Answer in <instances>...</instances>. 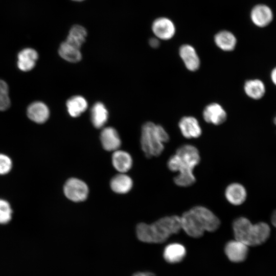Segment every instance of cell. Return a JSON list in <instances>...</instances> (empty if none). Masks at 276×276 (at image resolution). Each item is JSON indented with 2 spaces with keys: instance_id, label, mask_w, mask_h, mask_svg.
Here are the masks:
<instances>
[{
  "instance_id": "obj_17",
  "label": "cell",
  "mask_w": 276,
  "mask_h": 276,
  "mask_svg": "<svg viewBox=\"0 0 276 276\" xmlns=\"http://www.w3.org/2000/svg\"><path fill=\"white\" fill-rule=\"evenodd\" d=\"M186 255L185 246L178 243L167 245L163 252L164 259L169 263L175 264L181 261Z\"/></svg>"
},
{
  "instance_id": "obj_10",
  "label": "cell",
  "mask_w": 276,
  "mask_h": 276,
  "mask_svg": "<svg viewBox=\"0 0 276 276\" xmlns=\"http://www.w3.org/2000/svg\"><path fill=\"white\" fill-rule=\"evenodd\" d=\"M192 209L200 219L205 231L213 232L219 227L220 220L209 209L202 206H195Z\"/></svg>"
},
{
  "instance_id": "obj_24",
  "label": "cell",
  "mask_w": 276,
  "mask_h": 276,
  "mask_svg": "<svg viewBox=\"0 0 276 276\" xmlns=\"http://www.w3.org/2000/svg\"><path fill=\"white\" fill-rule=\"evenodd\" d=\"M87 35V31L84 27L75 25L70 29L65 41L80 49L85 42Z\"/></svg>"
},
{
  "instance_id": "obj_20",
  "label": "cell",
  "mask_w": 276,
  "mask_h": 276,
  "mask_svg": "<svg viewBox=\"0 0 276 276\" xmlns=\"http://www.w3.org/2000/svg\"><path fill=\"white\" fill-rule=\"evenodd\" d=\"M214 42L221 50L232 51L235 48L237 40L233 33L227 30H222L215 34Z\"/></svg>"
},
{
  "instance_id": "obj_2",
  "label": "cell",
  "mask_w": 276,
  "mask_h": 276,
  "mask_svg": "<svg viewBox=\"0 0 276 276\" xmlns=\"http://www.w3.org/2000/svg\"><path fill=\"white\" fill-rule=\"evenodd\" d=\"M169 141V136L159 125L145 123L142 126L141 145L147 157L158 156L164 150V144Z\"/></svg>"
},
{
  "instance_id": "obj_9",
  "label": "cell",
  "mask_w": 276,
  "mask_h": 276,
  "mask_svg": "<svg viewBox=\"0 0 276 276\" xmlns=\"http://www.w3.org/2000/svg\"><path fill=\"white\" fill-rule=\"evenodd\" d=\"M248 246L237 240L228 241L225 246L224 251L228 259L233 262L244 261L248 255Z\"/></svg>"
},
{
  "instance_id": "obj_23",
  "label": "cell",
  "mask_w": 276,
  "mask_h": 276,
  "mask_svg": "<svg viewBox=\"0 0 276 276\" xmlns=\"http://www.w3.org/2000/svg\"><path fill=\"white\" fill-rule=\"evenodd\" d=\"M114 168L121 173L127 172L131 168L132 160L130 155L124 151L116 150L112 156Z\"/></svg>"
},
{
  "instance_id": "obj_11",
  "label": "cell",
  "mask_w": 276,
  "mask_h": 276,
  "mask_svg": "<svg viewBox=\"0 0 276 276\" xmlns=\"http://www.w3.org/2000/svg\"><path fill=\"white\" fill-rule=\"evenodd\" d=\"M202 116L205 122L215 125L223 123L227 118L225 110L221 105L217 103L208 105L203 111Z\"/></svg>"
},
{
  "instance_id": "obj_18",
  "label": "cell",
  "mask_w": 276,
  "mask_h": 276,
  "mask_svg": "<svg viewBox=\"0 0 276 276\" xmlns=\"http://www.w3.org/2000/svg\"><path fill=\"white\" fill-rule=\"evenodd\" d=\"M37 52L31 48L21 50L18 54L17 66L22 71L28 72L35 65L38 59Z\"/></svg>"
},
{
  "instance_id": "obj_4",
  "label": "cell",
  "mask_w": 276,
  "mask_h": 276,
  "mask_svg": "<svg viewBox=\"0 0 276 276\" xmlns=\"http://www.w3.org/2000/svg\"><path fill=\"white\" fill-rule=\"evenodd\" d=\"M179 157L180 164L178 171L192 170L200 161L197 148L193 145L186 144L180 146L175 153Z\"/></svg>"
},
{
  "instance_id": "obj_22",
  "label": "cell",
  "mask_w": 276,
  "mask_h": 276,
  "mask_svg": "<svg viewBox=\"0 0 276 276\" xmlns=\"http://www.w3.org/2000/svg\"><path fill=\"white\" fill-rule=\"evenodd\" d=\"M66 106L68 114L72 117L80 116L88 107L86 100L81 96H74L67 100Z\"/></svg>"
},
{
  "instance_id": "obj_16",
  "label": "cell",
  "mask_w": 276,
  "mask_h": 276,
  "mask_svg": "<svg viewBox=\"0 0 276 276\" xmlns=\"http://www.w3.org/2000/svg\"><path fill=\"white\" fill-rule=\"evenodd\" d=\"M27 116L32 121L38 124L46 122L50 116L48 107L43 102L36 101L31 103L27 108Z\"/></svg>"
},
{
  "instance_id": "obj_29",
  "label": "cell",
  "mask_w": 276,
  "mask_h": 276,
  "mask_svg": "<svg viewBox=\"0 0 276 276\" xmlns=\"http://www.w3.org/2000/svg\"><path fill=\"white\" fill-rule=\"evenodd\" d=\"M10 106V100L8 95V85L4 81L0 79V110H6Z\"/></svg>"
},
{
  "instance_id": "obj_31",
  "label": "cell",
  "mask_w": 276,
  "mask_h": 276,
  "mask_svg": "<svg viewBox=\"0 0 276 276\" xmlns=\"http://www.w3.org/2000/svg\"><path fill=\"white\" fill-rule=\"evenodd\" d=\"M12 161L7 155L0 153V174L8 173L12 168Z\"/></svg>"
},
{
  "instance_id": "obj_36",
  "label": "cell",
  "mask_w": 276,
  "mask_h": 276,
  "mask_svg": "<svg viewBox=\"0 0 276 276\" xmlns=\"http://www.w3.org/2000/svg\"><path fill=\"white\" fill-rule=\"evenodd\" d=\"M72 1H74V2H83L85 0H72Z\"/></svg>"
},
{
  "instance_id": "obj_5",
  "label": "cell",
  "mask_w": 276,
  "mask_h": 276,
  "mask_svg": "<svg viewBox=\"0 0 276 276\" xmlns=\"http://www.w3.org/2000/svg\"><path fill=\"white\" fill-rule=\"evenodd\" d=\"M180 222L181 229L191 237L199 238L205 232L200 218L192 209L180 216Z\"/></svg>"
},
{
  "instance_id": "obj_8",
  "label": "cell",
  "mask_w": 276,
  "mask_h": 276,
  "mask_svg": "<svg viewBox=\"0 0 276 276\" xmlns=\"http://www.w3.org/2000/svg\"><path fill=\"white\" fill-rule=\"evenodd\" d=\"M250 18L255 26L264 28L271 22L273 18V14L269 6L265 4H258L251 10Z\"/></svg>"
},
{
  "instance_id": "obj_27",
  "label": "cell",
  "mask_w": 276,
  "mask_h": 276,
  "mask_svg": "<svg viewBox=\"0 0 276 276\" xmlns=\"http://www.w3.org/2000/svg\"><path fill=\"white\" fill-rule=\"evenodd\" d=\"M58 53L61 58L70 62H77L82 58L80 49L72 46L65 41L61 43Z\"/></svg>"
},
{
  "instance_id": "obj_14",
  "label": "cell",
  "mask_w": 276,
  "mask_h": 276,
  "mask_svg": "<svg viewBox=\"0 0 276 276\" xmlns=\"http://www.w3.org/2000/svg\"><path fill=\"white\" fill-rule=\"evenodd\" d=\"M100 140L103 148L109 151L117 150L121 144L118 132L111 127H106L102 130Z\"/></svg>"
},
{
  "instance_id": "obj_6",
  "label": "cell",
  "mask_w": 276,
  "mask_h": 276,
  "mask_svg": "<svg viewBox=\"0 0 276 276\" xmlns=\"http://www.w3.org/2000/svg\"><path fill=\"white\" fill-rule=\"evenodd\" d=\"M63 191L65 196L70 200L74 202H80L86 199L88 188L83 181L76 178H71L65 182Z\"/></svg>"
},
{
  "instance_id": "obj_32",
  "label": "cell",
  "mask_w": 276,
  "mask_h": 276,
  "mask_svg": "<svg viewBox=\"0 0 276 276\" xmlns=\"http://www.w3.org/2000/svg\"><path fill=\"white\" fill-rule=\"evenodd\" d=\"M149 44L150 46L153 48H157L160 45L159 39L156 37H152L149 40Z\"/></svg>"
},
{
  "instance_id": "obj_21",
  "label": "cell",
  "mask_w": 276,
  "mask_h": 276,
  "mask_svg": "<svg viewBox=\"0 0 276 276\" xmlns=\"http://www.w3.org/2000/svg\"><path fill=\"white\" fill-rule=\"evenodd\" d=\"M108 111L105 105L100 102L95 103L91 109L90 119L94 126L96 128H102L107 122Z\"/></svg>"
},
{
  "instance_id": "obj_30",
  "label": "cell",
  "mask_w": 276,
  "mask_h": 276,
  "mask_svg": "<svg viewBox=\"0 0 276 276\" xmlns=\"http://www.w3.org/2000/svg\"><path fill=\"white\" fill-rule=\"evenodd\" d=\"M12 210L9 203L4 199H0V224H5L11 219Z\"/></svg>"
},
{
  "instance_id": "obj_7",
  "label": "cell",
  "mask_w": 276,
  "mask_h": 276,
  "mask_svg": "<svg viewBox=\"0 0 276 276\" xmlns=\"http://www.w3.org/2000/svg\"><path fill=\"white\" fill-rule=\"evenodd\" d=\"M155 37L159 40H168L173 37L176 33V27L173 21L167 17L156 18L151 26Z\"/></svg>"
},
{
  "instance_id": "obj_35",
  "label": "cell",
  "mask_w": 276,
  "mask_h": 276,
  "mask_svg": "<svg viewBox=\"0 0 276 276\" xmlns=\"http://www.w3.org/2000/svg\"><path fill=\"white\" fill-rule=\"evenodd\" d=\"M271 222L272 225L276 227V210L272 214L271 216Z\"/></svg>"
},
{
  "instance_id": "obj_33",
  "label": "cell",
  "mask_w": 276,
  "mask_h": 276,
  "mask_svg": "<svg viewBox=\"0 0 276 276\" xmlns=\"http://www.w3.org/2000/svg\"><path fill=\"white\" fill-rule=\"evenodd\" d=\"M270 77L271 82L276 86V66L271 70Z\"/></svg>"
},
{
  "instance_id": "obj_12",
  "label": "cell",
  "mask_w": 276,
  "mask_h": 276,
  "mask_svg": "<svg viewBox=\"0 0 276 276\" xmlns=\"http://www.w3.org/2000/svg\"><path fill=\"white\" fill-rule=\"evenodd\" d=\"M178 126L182 135L187 139L197 138L202 133L198 120L192 116H185L179 121Z\"/></svg>"
},
{
  "instance_id": "obj_25",
  "label": "cell",
  "mask_w": 276,
  "mask_h": 276,
  "mask_svg": "<svg viewBox=\"0 0 276 276\" xmlns=\"http://www.w3.org/2000/svg\"><path fill=\"white\" fill-rule=\"evenodd\" d=\"M176 157V154L171 156L168 160V167L174 172L173 165ZM196 181L193 171H188L178 174L174 178V183L178 186L186 187L192 186Z\"/></svg>"
},
{
  "instance_id": "obj_37",
  "label": "cell",
  "mask_w": 276,
  "mask_h": 276,
  "mask_svg": "<svg viewBox=\"0 0 276 276\" xmlns=\"http://www.w3.org/2000/svg\"><path fill=\"white\" fill-rule=\"evenodd\" d=\"M274 123L275 125L276 126V116H275L274 120H273Z\"/></svg>"
},
{
  "instance_id": "obj_19",
  "label": "cell",
  "mask_w": 276,
  "mask_h": 276,
  "mask_svg": "<svg viewBox=\"0 0 276 276\" xmlns=\"http://www.w3.org/2000/svg\"><path fill=\"white\" fill-rule=\"evenodd\" d=\"M243 88L245 94L254 100L261 99L266 93L265 85L261 80L259 79H249L246 81Z\"/></svg>"
},
{
  "instance_id": "obj_3",
  "label": "cell",
  "mask_w": 276,
  "mask_h": 276,
  "mask_svg": "<svg viewBox=\"0 0 276 276\" xmlns=\"http://www.w3.org/2000/svg\"><path fill=\"white\" fill-rule=\"evenodd\" d=\"M235 239L248 246H255L254 224L244 217L236 219L233 223Z\"/></svg>"
},
{
  "instance_id": "obj_28",
  "label": "cell",
  "mask_w": 276,
  "mask_h": 276,
  "mask_svg": "<svg viewBox=\"0 0 276 276\" xmlns=\"http://www.w3.org/2000/svg\"><path fill=\"white\" fill-rule=\"evenodd\" d=\"M255 231V241L256 246L264 243L270 235V227L265 222H260L254 224Z\"/></svg>"
},
{
  "instance_id": "obj_13",
  "label": "cell",
  "mask_w": 276,
  "mask_h": 276,
  "mask_svg": "<svg viewBox=\"0 0 276 276\" xmlns=\"http://www.w3.org/2000/svg\"><path fill=\"white\" fill-rule=\"evenodd\" d=\"M179 54L188 70L193 72L199 68L200 64V59L193 46L188 44L181 45L179 48Z\"/></svg>"
},
{
  "instance_id": "obj_26",
  "label": "cell",
  "mask_w": 276,
  "mask_h": 276,
  "mask_svg": "<svg viewBox=\"0 0 276 276\" xmlns=\"http://www.w3.org/2000/svg\"><path fill=\"white\" fill-rule=\"evenodd\" d=\"M110 187L112 191L119 194L128 192L132 187L131 178L124 174H120L113 177L110 181Z\"/></svg>"
},
{
  "instance_id": "obj_15",
  "label": "cell",
  "mask_w": 276,
  "mask_h": 276,
  "mask_svg": "<svg viewBox=\"0 0 276 276\" xmlns=\"http://www.w3.org/2000/svg\"><path fill=\"white\" fill-rule=\"evenodd\" d=\"M225 196L227 200L232 204L239 205L245 201L247 192L243 185L239 183L234 182L226 187Z\"/></svg>"
},
{
  "instance_id": "obj_34",
  "label": "cell",
  "mask_w": 276,
  "mask_h": 276,
  "mask_svg": "<svg viewBox=\"0 0 276 276\" xmlns=\"http://www.w3.org/2000/svg\"><path fill=\"white\" fill-rule=\"evenodd\" d=\"M132 276H154V274L150 272H137L134 273Z\"/></svg>"
},
{
  "instance_id": "obj_1",
  "label": "cell",
  "mask_w": 276,
  "mask_h": 276,
  "mask_svg": "<svg viewBox=\"0 0 276 276\" xmlns=\"http://www.w3.org/2000/svg\"><path fill=\"white\" fill-rule=\"evenodd\" d=\"M181 229L180 217L177 215L163 217L151 224L139 223L136 234L139 240L149 243H161Z\"/></svg>"
}]
</instances>
